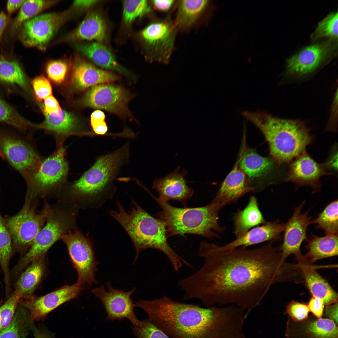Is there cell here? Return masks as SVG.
I'll return each mask as SVG.
<instances>
[{
  "instance_id": "cell-44",
  "label": "cell",
  "mask_w": 338,
  "mask_h": 338,
  "mask_svg": "<svg viewBox=\"0 0 338 338\" xmlns=\"http://www.w3.org/2000/svg\"><path fill=\"white\" fill-rule=\"evenodd\" d=\"M68 70L67 64L61 60L50 61L46 67V72L49 77L57 84H60L64 80Z\"/></svg>"
},
{
  "instance_id": "cell-15",
  "label": "cell",
  "mask_w": 338,
  "mask_h": 338,
  "mask_svg": "<svg viewBox=\"0 0 338 338\" xmlns=\"http://www.w3.org/2000/svg\"><path fill=\"white\" fill-rule=\"evenodd\" d=\"M107 287L108 291L102 286L93 289L92 292L103 303L108 319L113 320L127 318L134 327L137 326L140 320L134 313L135 304L131 297L135 292L136 288H132L127 292L115 289L112 287L110 281L107 283Z\"/></svg>"
},
{
  "instance_id": "cell-25",
  "label": "cell",
  "mask_w": 338,
  "mask_h": 338,
  "mask_svg": "<svg viewBox=\"0 0 338 338\" xmlns=\"http://www.w3.org/2000/svg\"><path fill=\"white\" fill-rule=\"evenodd\" d=\"M298 260L305 285L312 296L322 300L326 306L338 302V294L328 282L304 257Z\"/></svg>"
},
{
  "instance_id": "cell-39",
  "label": "cell",
  "mask_w": 338,
  "mask_h": 338,
  "mask_svg": "<svg viewBox=\"0 0 338 338\" xmlns=\"http://www.w3.org/2000/svg\"><path fill=\"white\" fill-rule=\"evenodd\" d=\"M151 8L147 0H125L123 3V18L130 24L135 19L150 13Z\"/></svg>"
},
{
  "instance_id": "cell-9",
  "label": "cell",
  "mask_w": 338,
  "mask_h": 338,
  "mask_svg": "<svg viewBox=\"0 0 338 338\" xmlns=\"http://www.w3.org/2000/svg\"><path fill=\"white\" fill-rule=\"evenodd\" d=\"M38 200L26 195L20 211L4 218L13 250L21 253L26 252L50 215L52 206L45 202L42 210L38 211Z\"/></svg>"
},
{
  "instance_id": "cell-12",
  "label": "cell",
  "mask_w": 338,
  "mask_h": 338,
  "mask_svg": "<svg viewBox=\"0 0 338 338\" xmlns=\"http://www.w3.org/2000/svg\"><path fill=\"white\" fill-rule=\"evenodd\" d=\"M131 98L130 93L123 87L104 84L90 88L85 94L83 101L85 106L126 117L131 115L128 107Z\"/></svg>"
},
{
  "instance_id": "cell-41",
  "label": "cell",
  "mask_w": 338,
  "mask_h": 338,
  "mask_svg": "<svg viewBox=\"0 0 338 338\" xmlns=\"http://www.w3.org/2000/svg\"><path fill=\"white\" fill-rule=\"evenodd\" d=\"M0 122L6 123L22 130H25L29 124L12 107L1 98Z\"/></svg>"
},
{
  "instance_id": "cell-1",
  "label": "cell",
  "mask_w": 338,
  "mask_h": 338,
  "mask_svg": "<svg viewBox=\"0 0 338 338\" xmlns=\"http://www.w3.org/2000/svg\"><path fill=\"white\" fill-rule=\"evenodd\" d=\"M270 242L253 249L220 250L202 242L201 268L179 281L186 300L197 299L207 307L235 304L248 311L260 305L273 284L289 280L292 268L282 258L279 248Z\"/></svg>"
},
{
  "instance_id": "cell-43",
  "label": "cell",
  "mask_w": 338,
  "mask_h": 338,
  "mask_svg": "<svg viewBox=\"0 0 338 338\" xmlns=\"http://www.w3.org/2000/svg\"><path fill=\"white\" fill-rule=\"evenodd\" d=\"M133 331L138 338H170L149 320L140 321Z\"/></svg>"
},
{
  "instance_id": "cell-36",
  "label": "cell",
  "mask_w": 338,
  "mask_h": 338,
  "mask_svg": "<svg viewBox=\"0 0 338 338\" xmlns=\"http://www.w3.org/2000/svg\"><path fill=\"white\" fill-rule=\"evenodd\" d=\"M0 80L23 87L26 85L24 74L18 63L3 57L0 58Z\"/></svg>"
},
{
  "instance_id": "cell-19",
  "label": "cell",
  "mask_w": 338,
  "mask_h": 338,
  "mask_svg": "<svg viewBox=\"0 0 338 338\" xmlns=\"http://www.w3.org/2000/svg\"><path fill=\"white\" fill-rule=\"evenodd\" d=\"M324 165L315 161L305 150L290 164L285 181L293 183L298 187L304 186L310 187L313 192L316 193L320 190V177L331 174L326 171Z\"/></svg>"
},
{
  "instance_id": "cell-32",
  "label": "cell",
  "mask_w": 338,
  "mask_h": 338,
  "mask_svg": "<svg viewBox=\"0 0 338 338\" xmlns=\"http://www.w3.org/2000/svg\"><path fill=\"white\" fill-rule=\"evenodd\" d=\"M208 2L206 0L179 1L174 23L177 28L183 30L192 26L206 9Z\"/></svg>"
},
{
  "instance_id": "cell-16",
  "label": "cell",
  "mask_w": 338,
  "mask_h": 338,
  "mask_svg": "<svg viewBox=\"0 0 338 338\" xmlns=\"http://www.w3.org/2000/svg\"><path fill=\"white\" fill-rule=\"evenodd\" d=\"M242 153L238 166L245 175L248 186L251 192H261L272 183L269 177L276 162L272 158L260 156L252 149H247Z\"/></svg>"
},
{
  "instance_id": "cell-42",
  "label": "cell",
  "mask_w": 338,
  "mask_h": 338,
  "mask_svg": "<svg viewBox=\"0 0 338 338\" xmlns=\"http://www.w3.org/2000/svg\"><path fill=\"white\" fill-rule=\"evenodd\" d=\"M20 299L18 295L14 291L0 307V331L8 325L12 321Z\"/></svg>"
},
{
  "instance_id": "cell-4",
  "label": "cell",
  "mask_w": 338,
  "mask_h": 338,
  "mask_svg": "<svg viewBox=\"0 0 338 338\" xmlns=\"http://www.w3.org/2000/svg\"><path fill=\"white\" fill-rule=\"evenodd\" d=\"M133 203L131 210L127 212L117 202L118 210L111 211L110 213L125 229L133 242L136 251L134 263L142 251L152 248L163 252L176 271L177 272L183 264L192 267L169 244L165 223L152 216L135 201L133 200Z\"/></svg>"
},
{
  "instance_id": "cell-37",
  "label": "cell",
  "mask_w": 338,
  "mask_h": 338,
  "mask_svg": "<svg viewBox=\"0 0 338 338\" xmlns=\"http://www.w3.org/2000/svg\"><path fill=\"white\" fill-rule=\"evenodd\" d=\"M306 332L313 338H338V327L333 320L320 318L309 323L305 327Z\"/></svg>"
},
{
  "instance_id": "cell-47",
  "label": "cell",
  "mask_w": 338,
  "mask_h": 338,
  "mask_svg": "<svg viewBox=\"0 0 338 338\" xmlns=\"http://www.w3.org/2000/svg\"><path fill=\"white\" fill-rule=\"evenodd\" d=\"M105 115L101 110L94 111L90 116V124L94 133L96 135H105L108 131L105 120Z\"/></svg>"
},
{
  "instance_id": "cell-51",
  "label": "cell",
  "mask_w": 338,
  "mask_h": 338,
  "mask_svg": "<svg viewBox=\"0 0 338 338\" xmlns=\"http://www.w3.org/2000/svg\"><path fill=\"white\" fill-rule=\"evenodd\" d=\"M338 302L326 306L325 310V315L328 319L338 324Z\"/></svg>"
},
{
  "instance_id": "cell-22",
  "label": "cell",
  "mask_w": 338,
  "mask_h": 338,
  "mask_svg": "<svg viewBox=\"0 0 338 338\" xmlns=\"http://www.w3.org/2000/svg\"><path fill=\"white\" fill-rule=\"evenodd\" d=\"M180 168L179 166L166 177L155 179L152 188L158 193V199L165 202L174 200L185 203L192 197L194 191L187 185L185 179L187 171L184 169L179 173Z\"/></svg>"
},
{
  "instance_id": "cell-28",
  "label": "cell",
  "mask_w": 338,
  "mask_h": 338,
  "mask_svg": "<svg viewBox=\"0 0 338 338\" xmlns=\"http://www.w3.org/2000/svg\"><path fill=\"white\" fill-rule=\"evenodd\" d=\"M77 50L98 66L114 71L127 76L131 74L116 61L110 50L97 42L77 44Z\"/></svg>"
},
{
  "instance_id": "cell-18",
  "label": "cell",
  "mask_w": 338,
  "mask_h": 338,
  "mask_svg": "<svg viewBox=\"0 0 338 338\" xmlns=\"http://www.w3.org/2000/svg\"><path fill=\"white\" fill-rule=\"evenodd\" d=\"M305 202L303 201L295 208L292 217L285 224L283 242L279 248L282 258L284 260L293 254L297 258L302 256L300 246L307 239V230L311 224V217L309 215L310 210L302 213Z\"/></svg>"
},
{
  "instance_id": "cell-50",
  "label": "cell",
  "mask_w": 338,
  "mask_h": 338,
  "mask_svg": "<svg viewBox=\"0 0 338 338\" xmlns=\"http://www.w3.org/2000/svg\"><path fill=\"white\" fill-rule=\"evenodd\" d=\"M174 0H154L152 1L154 7L157 10L166 12L172 9L175 3Z\"/></svg>"
},
{
  "instance_id": "cell-29",
  "label": "cell",
  "mask_w": 338,
  "mask_h": 338,
  "mask_svg": "<svg viewBox=\"0 0 338 338\" xmlns=\"http://www.w3.org/2000/svg\"><path fill=\"white\" fill-rule=\"evenodd\" d=\"M106 33V26L102 16L98 13H89L78 27L65 38L67 41L85 40H103Z\"/></svg>"
},
{
  "instance_id": "cell-46",
  "label": "cell",
  "mask_w": 338,
  "mask_h": 338,
  "mask_svg": "<svg viewBox=\"0 0 338 338\" xmlns=\"http://www.w3.org/2000/svg\"><path fill=\"white\" fill-rule=\"evenodd\" d=\"M310 311L307 305L293 300L288 304L286 310V314L296 321L306 320L308 316Z\"/></svg>"
},
{
  "instance_id": "cell-52",
  "label": "cell",
  "mask_w": 338,
  "mask_h": 338,
  "mask_svg": "<svg viewBox=\"0 0 338 338\" xmlns=\"http://www.w3.org/2000/svg\"><path fill=\"white\" fill-rule=\"evenodd\" d=\"M24 0H8L6 4V10L9 14H11L20 8L24 2Z\"/></svg>"
},
{
  "instance_id": "cell-8",
  "label": "cell",
  "mask_w": 338,
  "mask_h": 338,
  "mask_svg": "<svg viewBox=\"0 0 338 338\" xmlns=\"http://www.w3.org/2000/svg\"><path fill=\"white\" fill-rule=\"evenodd\" d=\"M57 147L42 160L36 172L27 181V195L38 200L60 194L65 187L69 170L66 148L62 140H57Z\"/></svg>"
},
{
  "instance_id": "cell-38",
  "label": "cell",
  "mask_w": 338,
  "mask_h": 338,
  "mask_svg": "<svg viewBox=\"0 0 338 338\" xmlns=\"http://www.w3.org/2000/svg\"><path fill=\"white\" fill-rule=\"evenodd\" d=\"M13 251L11 237L0 212V265L5 275L10 273L9 264Z\"/></svg>"
},
{
  "instance_id": "cell-3",
  "label": "cell",
  "mask_w": 338,
  "mask_h": 338,
  "mask_svg": "<svg viewBox=\"0 0 338 338\" xmlns=\"http://www.w3.org/2000/svg\"><path fill=\"white\" fill-rule=\"evenodd\" d=\"M242 114L263 133L270 155L277 163L290 162L312 141L308 128L300 121L280 119L260 110L245 111Z\"/></svg>"
},
{
  "instance_id": "cell-10",
  "label": "cell",
  "mask_w": 338,
  "mask_h": 338,
  "mask_svg": "<svg viewBox=\"0 0 338 338\" xmlns=\"http://www.w3.org/2000/svg\"><path fill=\"white\" fill-rule=\"evenodd\" d=\"M78 275L77 282L81 285L97 284L95 273L99 263L95 259L90 240L78 229L74 228L61 238Z\"/></svg>"
},
{
  "instance_id": "cell-58",
  "label": "cell",
  "mask_w": 338,
  "mask_h": 338,
  "mask_svg": "<svg viewBox=\"0 0 338 338\" xmlns=\"http://www.w3.org/2000/svg\"><path fill=\"white\" fill-rule=\"evenodd\" d=\"M10 289H9V290H10Z\"/></svg>"
},
{
  "instance_id": "cell-5",
  "label": "cell",
  "mask_w": 338,
  "mask_h": 338,
  "mask_svg": "<svg viewBox=\"0 0 338 338\" xmlns=\"http://www.w3.org/2000/svg\"><path fill=\"white\" fill-rule=\"evenodd\" d=\"M130 144L97 157L93 165L80 177L64 189L61 196L80 207L89 204L114 188V181L122 166L127 163Z\"/></svg>"
},
{
  "instance_id": "cell-57",
  "label": "cell",
  "mask_w": 338,
  "mask_h": 338,
  "mask_svg": "<svg viewBox=\"0 0 338 338\" xmlns=\"http://www.w3.org/2000/svg\"><path fill=\"white\" fill-rule=\"evenodd\" d=\"M0 156L2 158V159H5V158H4V155H3V153L2 152V151L0 150Z\"/></svg>"
},
{
  "instance_id": "cell-11",
  "label": "cell",
  "mask_w": 338,
  "mask_h": 338,
  "mask_svg": "<svg viewBox=\"0 0 338 338\" xmlns=\"http://www.w3.org/2000/svg\"><path fill=\"white\" fill-rule=\"evenodd\" d=\"M0 149L5 159L28 181L39 168L42 160L35 148L23 139L0 133Z\"/></svg>"
},
{
  "instance_id": "cell-56",
  "label": "cell",
  "mask_w": 338,
  "mask_h": 338,
  "mask_svg": "<svg viewBox=\"0 0 338 338\" xmlns=\"http://www.w3.org/2000/svg\"><path fill=\"white\" fill-rule=\"evenodd\" d=\"M33 321L31 323V327L32 329L35 338H51L47 333L37 329L33 324Z\"/></svg>"
},
{
  "instance_id": "cell-53",
  "label": "cell",
  "mask_w": 338,
  "mask_h": 338,
  "mask_svg": "<svg viewBox=\"0 0 338 338\" xmlns=\"http://www.w3.org/2000/svg\"><path fill=\"white\" fill-rule=\"evenodd\" d=\"M324 166L334 171L337 170V151H333Z\"/></svg>"
},
{
  "instance_id": "cell-55",
  "label": "cell",
  "mask_w": 338,
  "mask_h": 338,
  "mask_svg": "<svg viewBox=\"0 0 338 338\" xmlns=\"http://www.w3.org/2000/svg\"><path fill=\"white\" fill-rule=\"evenodd\" d=\"M8 21L6 14L3 11L0 12V40Z\"/></svg>"
},
{
  "instance_id": "cell-17",
  "label": "cell",
  "mask_w": 338,
  "mask_h": 338,
  "mask_svg": "<svg viewBox=\"0 0 338 338\" xmlns=\"http://www.w3.org/2000/svg\"><path fill=\"white\" fill-rule=\"evenodd\" d=\"M84 288V285L75 283L66 285L44 295L33 296L27 300L20 299L19 303L30 311L33 320H42L51 311L71 300L76 298Z\"/></svg>"
},
{
  "instance_id": "cell-24",
  "label": "cell",
  "mask_w": 338,
  "mask_h": 338,
  "mask_svg": "<svg viewBox=\"0 0 338 338\" xmlns=\"http://www.w3.org/2000/svg\"><path fill=\"white\" fill-rule=\"evenodd\" d=\"M251 192L245 175L238 161L222 183L215 197L211 202L223 207L236 202L245 194Z\"/></svg>"
},
{
  "instance_id": "cell-45",
  "label": "cell",
  "mask_w": 338,
  "mask_h": 338,
  "mask_svg": "<svg viewBox=\"0 0 338 338\" xmlns=\"http://www.w3.org/2000/svg\"><path fill=\"white\" fill-rule=\"evenodd\" d=\"M32 84L37 100L41 101L52 95V87L49 81L44 76L35 78Z\"/></svg>"
},
{
  "instance_id": "cell-30",
  "label": "cell",
  "mask_w": 338,
  "mask_h": 338,
  "mask_svg": "<svg viewBox=\"0 0 338 338\" xmlns=\"http://www.w3.org/2000/svg\"><path fill=\"white\" fill-rule=\"evenodd\" d=\"M308 252L304 256L312 264L320 259L338 255V234L319 237L312 234L306 240Z\"/></svg>"
},
{
  "instance_id": "cell-35",
  "label": "cell",
  "mask_w": 338,
  "mask_h": 338,
  "mask_svg": "<svg viewBox=\"0 0 338 338\" xmlns=\"http://www.w3.org/2000/svg\"><path fill=\"white\" fill-rule=\"evenodd\" d=\"M57 1L25 0L12 25L13 30H16L26 21L43 10L56 3Z\"/></svg>"
},
{
  "instance_id": "cell-2",
  "label": "cell",
  "mask_w": 338,
  "mask_h": 338,
  "mask_svg": "<svg viewBox=\"0 0 338 338\" xmlns=\"http://www.w3.org/2000/svg\"><path fill=\"white\" fill-rule=\"evenodd\" d=\"M149 320L170 338H246L244 309L231 305L207 308L172 300L164 295L135 304Z\"/></svg>"
},
{
  "instance_id": "cell-40",
  "label": "cell",
  "mask_w": 338,
  "mask_h": 338,
  "mask_svg": "<svg viewBox=\"0 0 338 338\" xmlns=\"http://www.w3.org/2000/svg\"><path fill=\"white\" fill-rule=\"evenodd\" d=\"M338 13H330L318 24L311 35L314 40L323 37L337 39Z\"/></svg>"
},
{
  "instance_id": "cell-21",
  "label": "cell",
  "mask_w": 338,
  "mask_h": 338,
  "mask_svg": "<svg viewBox=\"0 0 338 338\" xmlns=\"http://www.w3.org/2000/svg\"><path fill=\"white\" fill-rule=\"evenodd\" d=\"M330 41L308 46L289 58L287 62L288 73L302 75L315 69L332 50Z\"/></svg>"
},
{
  "instance_id": "cell-6",
  "label": "cell",
  "mask_w": 338,
  "mask_h": 338,
  "mask_svg": "<svg viewBox=\"0 0 338 338\" xmlns=\"http://www.w3.org/2000/svg\"><path fill=\"white\" fill-rule=\"evenodd\" d=\"M152 197L162 209L157 216L166 224L168 238L193 234L213 239L219 238L217 233L224 230L218 222L219 212L223 207L220 204L211 202L203 207L181 208Z\"/></svg>"
},
{
  "instance_id": "cell-26",
  "label": "cell",
  "mask_w": 338,
  "mask_h": 338,
  "mask_svg": "<svg viewBox=\"0 0 338 338\" xmlns=\"http://www.w3.org/2000/svg\"><path fill=\"white\" fill-rule=\"evenodd\" d=\"M45 256L32 262L20 275L14 286L20 299L27 300L32 297L46 271Z\"/></svg>"
},
{
  "instance_id": "cell-20",
  "label": "cell",
  "mask_w": 338,
  "mask_h": 338,
  "mask_svg": "<svg viewBox=\"0 0 338 338\" xmlns=\"http://www.w3.org/2000/svg\"><path fill=\"white\" fill-rule=\"evenodd\" d=\"M70 66V84L74 89L78 91L119 79L115 74L98 69L78 57L73 59Z\"/></svg>"
},
{
  "instance_id": "cell-14",
  "label": "cell",
  "mask_w": 338,
  "mask_h": 338,
  "mask_svg": "<svg viewBox=\"0 0 338 338\" xmlns=\"http://www.w3.org/2000/svg\"><path fill=\"white\" fill-rule=\"evenodd\" d=\"M68 13H46L28 20L22 25L21 40L26 46L43 49L66 20Z\"/></svg>"
},
{
  "instance_id": "cell-48",
  "label": "cell",
  "mask_w": 338,
  "mask_h": 338,
  "mask_svg": "<svg viewBox=\"0 0 338 338\" xmlns=\"http://www.w3.org/2000/svg\"><path fill=\"white\" fill-rule=\"evenodd\" d=\"M310 311L318 319L322 318L324 310V303L322 300L312 296L307 304Z\"/></svg>"
},
{
  "instance_id": "cell-23",
  "label": "cell",
  "mask_w": 338,
  "mask_h": 338,
  "mask_svg": "<svg viewBox=\"0 0 338 338\" xmlns=\"http://www.w3.org/2000/svg\"><path fill=\"white\" fill-rule=\"evenodd\" d=\"M285 226V224L281 223L278 219L266 222L262 225L251 229L224 245L220 246L215 244V247L218 250H224L241 246L246 248L266 241L274 242L281 240V233L284 231Z\"/></svg>"
},
{
  "instance_id": "cell-13",
  "label": "cell",
  "mask_w": 338,
  "mask_h": 338,
  "mask_svg": "<svg viewBox=\"0 0 338 338\" xmlns=\"http://www.w3.org/2000/svg\"><path fill=\"white\" fill-rule=\"evenodd\" d=\"M177 28L168 18L152 22L141 33V37L153 58L158 62L167 63L174 48Z\"/></svg>"
},
{
  "instance_id": "cell-7",
  "label": "cell",
  "mask_w": 338,
  "mask_h": 338,
  "mask_svg": "<svg viewBox=\"0 0 338 338\" xmlns=\"http://www.w3.org/2000/svg\"><path fill=\"white\" fill-rule=\"evenodd\" d=\"M79 207L63 199L52 206L50 215L29 249L13 269L19 274L32 262L46 256L50 248L64 235L75 228Z\"/></svg>"
},
{
  "instance_id": "cell-27",
  "label": "cell",
  "mask_w": 338,
  "mask_h": 338,
  "mask_svg": "<svg viewBox=\"0 0 338 338\" xmlns=\"http://www.w3.org/2000/svg\"><path fill=\"white\" fill-rule=\"evenodd\" d=\"M45 116L40 127L55 135L57 140H64L70 135L90 136L81 130L74 115L66 111L62 110L58 114L45 113Z\"/></svg>"
},
{
  "instance_id": "cell-54",
  "label": "cell",
  "mask_w": 338,
  "mask_h": 338,
  "mask_svg": "<svg viewBox=\"0 0 338 338\" xmlns=\"http://www.w3.org/2000/svg\"><path fill=\"white\" fill-rule=\"evenodd\" d=\"M98 1L97 0H77L74 1L73 4L76 7L86 8L93 6Z\"/></svg>"
},
{
  "instance_id": "cell-31",
  "label": "cell",
  "mask_w": 338,
  "mask_h": 338,
  "mask_svg": "<svg viewBox=\"0 0 338 338\" xmlns=\"http://www.w3.org/2000/svg\"><path fill=\"white\" fill-rule=\"evenodd\" d=\"M233 233L237 237L245 233L252 228L265 223V221L258 205L256 198L251 197L248 204L234 215Z\"/></svg>"
},
{
  "instance_id": "cell-33",
  "label": "cell",
  "mask_w": 338,
  "mask_h": 338,
  "mask_svg": "<svg viewBox=\"0 0 338 338\" xmlns=\"http://www.w3.org/2000/svg\"><path fill=\"white\" fill-rule=\"evenodd\" d=\"M31 321L26 310L20 305L10 323L0 331V338H26Z\"/></svg>"
},
{
  "instance_id": "cell-34",
  "label": "cell",
  "mask_w": 338,
  "mask_h": 338,
  "mask_svg": "<svg viewBox=\"0 0 338 338\" xmlns=\"http://www.w3.org/2000/svg\"><path fill=\"white\" fill-rule=\"evenodd\" d=\"M317 229L324 231L326 235L338 234V200L330 203L319 213L317 217L311 220Z\"/></svg>"
},
{
  "instance_id": "cell-49",
  "label": "cell",
  "mask_w": 338,
  "mask_h": 338,
  "mask_svg": "<svg viewBox=\"0 0 338 338\" xmlns=\"http://www.w3.org/2000/svg\"><path fill=\"white\" fill-rule=\"evenodd\" d=\"M44 111L46 114H58L62 110L58 101L53 95L44 99Z\"/></svg>"
}]
</instances>
